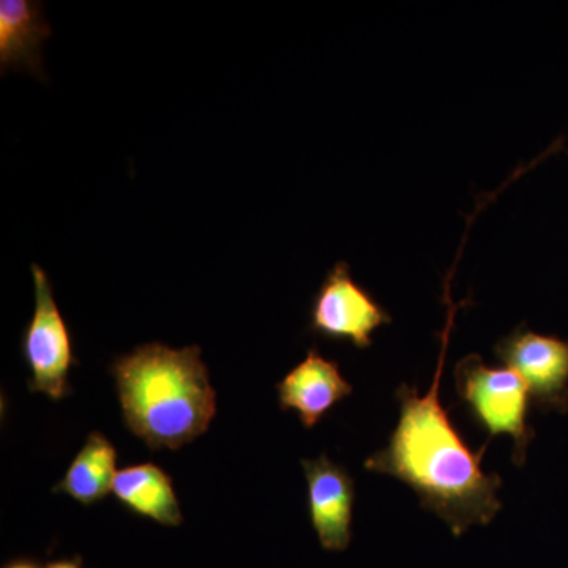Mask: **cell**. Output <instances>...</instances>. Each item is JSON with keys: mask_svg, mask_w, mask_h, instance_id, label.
I'll use <instances>...</instances> for the list:
<instances>
[{"mask_svg": "<svg viewBox=\"0 0 568 568\" xmlns=\"http://www.w3.org/2000/svg\"><path fill=\"white\" fill-rule=\"evenodd\" d=\"M444 302L447 323L440 334V354L428 394L402 384L395 392L399 418L387 446L366 458L365 469L398 478L420 499L422 508L447 523L455 537L473 526H487L503 508L497 491L503 478L481 470L488 440L478 452L467 446L448 410L440 403V381L458 306L452 304L450 284Z\"/></svg>", "mask_w": 568, "mask_h": 568, "instance_id": "1", "label": "cell"}, {"mask_svg": "<svg viewBox=\"0 0 568 568\" xmlns=\"http://www.w3.org/2000/svg\"><path fill=\"white\" fill-rule=\"evenodd\" d=\"M123 424L152 452L178 450L207 432L216 392L200 346L148 343L111 365Z\"/></svg>", "mask_w": 568, "mask_h": 568, "instance_id": "2", "label": "cell"}, {"mask_svg": "<svg viewBox=\"0 0 568 568\" xmlns=\"http://www.w3.org/2000/svg\"><path fill=\"white\" fill-rule=\"evenodd\" d=\"M455 387L466 406L470 420L488 435H508L514 440L515 465L523 466L528 458L530 440L536 436L529 425L532 403L528 384L510 368L485 365L478 354L466 355L454 369Z\"/></svg>", "mask_w": 568, "mask_h": 568, "instance_id": "3", "label": "cell"}, {"mask_svg": "<svg viewBox=\"0 0 568 568\" xmlns=\"http://www.w3.org/2000/svg\"><path fill=\"white\" fill-rule=\"evenodd\" d=\"M36 308L21 336V355L31 369L29 390L61 402L70 394L69 375L78 365L69 324L63 320L50 276L39 264L31 265Z\"/></svg>", "mask_w": 568, "mask_h": 568, "instance_id": "4", "label": "cell"}, {"mask_svg": "<svg viewBox=\"0 0 568 568\" xmlns=\"http://www.w3.org/2000/svg\"><path fill=\"white\" fill-rule=\"evenodd\" d=\"M392 323L386 308L351 275L349 264L336 263L325 275L310 308V332L328 342L366 349L377 328Z\"/></svg>", "mask_w": 568, "mask_h": 568, "instance_id": "5", "label": "cell"}, {"mask_svg": "<svg viewBox=\"0 0 568 568\" xmlns=\"http://www.w3.org/2000/svg\"><path fill=\"white\" fill-rule=\"evenodd\" d=\"M497 361L528 384L541 413H568V339L536 334L521 324L495 346Z\"/></svg>", "mask_w": 568, "mask_h": 568, "instance_id": "6", "label": "cell"}, {"mask_svg": "<svg viewBox=\"0 0 568 568\" xmlns=\"http://www.w3.org/2000/svg\"><path fill=\"white\" fill-rule=\"evenodd\" d=\"M302 467L308 484L310 523L321 548L346 551L353 540L354 478L325 454L316 459H302Z\"/></svg>", "mask_w": 568, "mask_h": 568, "instance_id": "7", "label": "cell"}, {"mask_svg": "<svg viewBox=\"0 0 568 568\" xmlns=\"http://www.w3.org/2000/svg\"><path fill=\"white\" fill-rule=\"evenodd\" d=\"M280 409L294 410L306 429L315 428L338 403L353 394L339 365L312 347L306 357L276 384Z\"/></svg>", "mask_w": 568, "mask_h": 568, "instance_id": "8", "label": "cell"}, {"mask_svg": "<svg viewBox=\"0 0 568 568\" xmlns=\"http://www.w3.org/2000/svg\"><path fill=\"white\" fill-rule=\"evenodd\" d=\"M52 29L43 6L31 0L0 2V69L29 71L44 80L41 47L50 39Z\"/></svg>", "mask_w": 568, "mask_h": 568, "instance_id": "9", "label": "cell"}, {"mask_svg": "<svg viewBox=\"0 0 568 568\" xmlns=\"http://www.w3.org/2000/svg\"><path fill=\"white\" fill-rule=\"evenodd\" d=\"M112 493L119 504L136 517L152 519L168 528H178L183 523L173 478L153 463L123 467L114 478Z\"/></svg>", "mask_w": 568, "mask_h": 568, "instance_id": "10", "label": "cell"}, {"mask_svg": "<svg viewBox=\"0 0 568 568\" xmlns=\"http://www.w3.org/2000/svg\"><path fill=\"white\" fill-rule=\"evenodd\" d=\"M118 450L103 433L92 432L52 493H63L82 506L100 503L118 476Z\"/></svg>", "mask_w": 568, "mask_h": 568, "instance_id": "11", "label": "cell"}, {"mask_svg": "<svg viewBox=\"0 0 568 568\" xmlns=\"http://www.w3.org/2000/svg\"><path fill=\"white\" fill-rule=\"evenodd\" d=\"M2 568H44L39 560L32 558H14L3 564Z\"/></svg>", "mask_w": 568, "mask_h": 568, "instance_id": "12", "label": "cell"}, {"mask_svg": "<svg viewBox=\"0 0 568 568\" xmlns=\"http://www.w3.org/2000/svg\"><path fill=\"white\" fill-rule=\"evenodd\" d=\"M44 568H84V567H82V559L80 558V556H77V558L51 560V562H48L47 567H44Z\"/></svg>", "mask_w": 568, "mask_h": 568, "instance_id": "13", "label": "cell"}]
</instances>
